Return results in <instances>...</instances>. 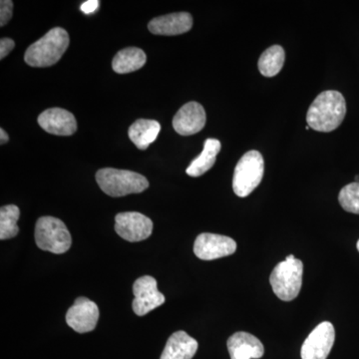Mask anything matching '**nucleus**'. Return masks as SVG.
<instances>
[{"instance_id": "obj_21", "label": "nucleus", "mask_w": 359, "mask_h": 359, "mask_svg": "<svg viewBox=\"0 0 359 359\" xmlns=\"http://www.w3.org/2000/svg\"><path fill=\"white\" fill-rule=\"evenodd\" d=\"M20 210L18 205H8L0 209V240H8L18 236Z\"/></svg>"}, {"instance_id": "obj_23", "label": "nucleus", "mask_w": 359, "mask_h": 359, "mask_svg": "<svg viewBox=\"0 0 359 359\" xmlns=\"http://www.w3.org/2000/svg\"><path fill=\"white\" fill-rule=\"evenodd\" d=\"M13 2L11 0L0 1V25L4 26L13 18Z\"/></svg>"}, {"instance_id": "obj_3", "label": "nucleus", "mask_w": 359, "mask_h": 359, "mask_svg": "<svg viewBox=\"0 0 359 359\" xmlns=\"http://www.w3.org/2000/svg\"><path fill=\"white\" fill-rule=\"evenodd\" d=\"M96 181L104 193L115 198L142 193L149 187L148 180L143 175L113 168L99 170Z\"/></svg>"}, {"instance_id": "obj_9", "label": "nucleus", "mask_w": 359, "mask_h": 359, "mask_svg": "<svg viewBox=\"0 0 359 359\" xmlns=\"http://www.w3.org/2000/svg\"><path fill=\"white\" fill-rule=\"evenodd\" d=\"M236 250L237 243L233 238L216 233H201L194 245V252L203 261H214L231 256Z\"/></svg>"}, {"instance_id": "obj_15", "label": "nucleus", "mask_w": 359, "mask_h": 359, "mask_svg": "<svg viewBox=\"0 0 359 359\" xmlns=\"http://www.w3.org/2000/svg\"><path fill=\"white\" fill-rule=\"evenodd\" d=\"M193 26V18L188 13H177L160 16L150 21L148 28L150 32L157 35H179L190 32Z\"/></svg>"}, {"instance_id": "obj_2", "label": "nucleus", "mask_w": 359, "mask_h": 359, "mask_svg": "<svg viewBox=\"0 0 359 359\" xmlns=\"http://www.w3.org/2000/svg\"><path fill=\"white\" fill-rule=\"evenodd\" d=\"M69 35L63 28L49 30L43 37L30 45L25 60L32 67H49L56 65L69 46Z\"/></svg>"}, {"instance_id": "obj_27", "label": "nucleus", "mask_w": 359, "mask_h": 359, "mask_svg": "<svg viewBox=\"0 0 359 359\" xmlns=\"http://www.w3.org/2000/svg\"><path fill=\"white\" fill-rule=\"evenodd\" d=\"M355 180L358 181V183H359V176H355Z\"/></svg>"}, {"instance_id": "obj_1", "label": "nucleus", "mask_w": 359, "mask_h": 359, "mask_svg": "<svg viewBox=\"0 0 359 359\" xmlns=\"http://www.w3.org/2000/svg\"><path fill=\"white\" fill-rule=\"evenodd\" d=\"M346 114V103L339 91L327 90L314 99L306 114V122L318 132L334 131L339 128Z\"/></svg>"}, {"instance_id": "obj_24", "label": "nucleus", "mask_w": 359, "mask_h": 359, "mask_svg": "<svg viewBox=\"0 0 359 359\" xmlns=\"http://www.w3.org/2000/svg\"><path fill=\"white\" fill-rule=\"evenodd\" d=\"M15 46V42L11 39H1L0 40V59H4L8 55L9 52Z\"/></svg>"}, {"instance_id": "obj_26", "label": "nucleus", "mask_w": 359, "mask_h": 359, "mask_svg": "<svg viewBox=\"0 0 359 359\" xmlns=\"http://www.w3.org/2000/svg\"><path fill=\"white\" fill-rule=\"evenodd\" d=\"M8 140V135H7L6 132L4 131V129H0V143H1V145L6 144Z\"/></svg>"}, {"instance_id": "obj_18", "label": "nucleus", "mask_w": 359, "mask_h": 359, "mask_svg": "<svg viewBox=\"0 0 359 359\" xmlns=\"http://www.w3.org/2000/svg\"><path fill=\"white\" fill-rule=\"evenodd\" d=\"M221 148V142L217 139H207L202 153L187 168L186 173L190 177H200L207 173L216 163Z\"/></svg>"}, {"instance_id": "obj_6", "label": "nucleus", "mask_w": 359, "mask_h": 359, "mask_svg": "<svg viewBox=\"0 0 359 359\" xmlns=\"http://www.w3.org/2000/svg\"><path fill=\"white\" fill-rule=\"evenodd\" d=\"M35 242L39 249L60 255L70 249L72 238L61 219L47 216L39 218L35 224Z\"/></svg>"}, {"instance_id": "obj_25", "label": "nucleus", "mask_w": 359, "mask_h": 359, "mask_svg": "<svg viewBox=\"0 0 359 359\" xmlns=\"http://www.w3.org/2000/svg\"><path fill=\"white\" fill-rule=\"evenodd\" d=\"M98 0H88V1H85L84 4H82L80 9H81L82 13L90 14L95 13L97 9H98Z\"/></svg>"}, {"instance_id": "obj_7", "label": "nucleus", "mask_w": 359, "mask_h": 359, "mask_svg": "<svg viewBox=\"0 0 359 359\" xmlns=\"http://www.w3.org/2000/svg\"><path fill=\"white\" fill-rule=\"evenodd\" d=\"M115 231L125 241L141 242L152 235L153 222L141 212H120L115 218Z\"/></svg>"}, {"instance_id": "obj_22", "label": "nucleus", "mask_w": 359, "mask_h": 359, "mask_svg": "<svg viewBox=\"0 0 359 359\" xmlns=\"http://www.w3.org/2000/svg\"><path fill=\"white\" fill-rule=\"evenodd\" d=\"M339 201L342 209L359 215V183L355 182L344 187L340 191Z\"/></svg>"}, {"instance_id": "obj_28", "label": "nucleus", "mask_w": 359, "mask_h": 359, "mask_svg": "<svg viewBox=\"0 0 359 359\" xmlns=\"http://www.w3.org/2000/svg\"><path fill=\"white\" fill-rule=\"evenodd\" d=\"M358 252H359V240H358Z\"/></svg>"}, {"instance_id": "obj_12", "label": "nucleus", "mask_w": 359, "mask_h": 359, "mask_svg": "<svg viewBox=\"0 0 359 359\" xmlns=\"http://www.w3.org/2000/svg\"><path fill=\"white\" fill-rule=\"evenodd\" d=\"M204 107L198 102H189L180 108L173 119V127L177 133L182 136L199 133L205 125Z\"/></svg>"}, {"instance_id": "obj_11", "label": "nucleus", "mask_w": 359, "mask_h": 359, "mask_svg": "<svg viewBox=\"0 0 359 359\" xmlns=\"http://www.w3.org/2000/svg\"><path fill=\"white\" fill-rule=\"evenodd\" d=\"M98 320V306L87 297H78L66 313V323L79 334H86L95 330Z\"/></svg>"}, {"instance_id": "obj_17", "label": "nucleus", "mask_w": 359, "mask_h": 359, "mask_svg": "<svg viewBox=\"0 0 359 359\" xmlns=\"http://www.w3.org/2000/svg\"><path fill=\"white\" fill-rule=\"evenodd\" d=\"M161 131L159 122L155 120L139 119L130 126V140L140 150H146L157 139Z\"/></svg>"}, {"instance_id": "obj_4", "label": "nucleus", "mask_w": 359, "mask_h": 359, "mask_svg": "<svg viewBox=\"0 0 359 359\" xmlns=\"http://www.w3.org/2000/svg\"><path fill=\"white\" fill-rule=\"evenodd\" d=\"M304 264L290 255L273 269L269 278L273 292L283 302L294 301L302 289Z\"/></svg>"}, {"instance_id": "obj_14", "label": "nucleus", "mask_w": 359, "mask_h": 359, "mask_svg": "<svg viewBox=\"0 0 359 359\" xmlns=\"http://www.w3.org/2000/svg\"><path fill=\"white\" fill-rule=\"evenodd\" d=\"M226 346L231 359H259L264 353L261 340L248 332H236L228 339Z\"/></svg>"}, {"instance_id": "obj_13", "label": "nucleus", "mask_w": 359, "mask_h": 359, "mask_svg": "<svg viewBox=\"0 0 359 359\" xmlns=\"http://www.w3.org/2000/svg\"><path fill=\"white\" fill-rule=\"evenodd\" d=\"M39 124L47 133L57 136H70L77 130L74 115L62 108L45 110L39 115Z\"/></svg>"}, {"instance_id": "obj_5", "label": "nucleus", "mask_w": 359, "mask_h": 359, "mask_svg": "<svg viewBox=\"0 0 359 359\" xmlns=\"http://www.w3.org/2000/svg\"><path fill=\"white\" fill-rule=\"evenodd\" d=\"M264 161L259 151L245 153L235 168L233 190L240 198H245L256 190L263 180Z\"/></svg>"}, {"instance_id": "obj_19", "label": "nucleus", "mask_w": 359, "mask_h": 359, "mask_svg": "<svg viewBox=\"0 0 359 359\" xmlns=\"http://www.w3.org/2000/svg\"><path fill=\"white\" fill-rule=\"evenodd\" d=\"M147 56L137 47H128L116 54L112 61L113 70L118 74H127L140 69L145 65Z\"/></svg>"}, {"instance_id": "obj_16", "label": "nucleus", "mask_w": 359, "mask_h": 359, "mask_svg": "<svg viewBox=\"0 0 359 359\" xmlns=\"http://www.w3.org/2000/svg\"><path fill=\"white\" fill-rule=\"evenodd\" d=\"M198 346L197 340L181 330L169 337L160 359H192Z\"/></svg>"}, {"instance_id": "obj_10", "label": "nucleus", "mask_w": 359, "mask_h": 359, "mask_svg": "<svg viewBox=\"0 0 359 359\" xmlns=\"http://www.w3.org/2000/svg\"><path fill=\"white\" fill-rule=\"evenodd\" d=\"M335 330L330 321L314 328L302 347V359H327L334 344Z\"/></svg>"}, {"instance_id": "obj_8", "label": "nucleus", "mask_w": 359, "mask_h": 359, "mask_svg": "<svg viewBox=\"0 0 359 359\" xmlns=\"http://www.w3.org/2000/svg\"><path fill=\"white\" fill-rule=\"evenodd\" d=\"M133 294V311L139 316H146L165 302L164 294L158 290L157 280L151 276H141L136 280Z\"/></svg>"}, {"instance_id": "obj_20", "label": "nucleus", "mask_w": 359, "mask_h": 359, "mask_svg": "<svg viewBox=\"0 0 359 359\" xmlns=\"http://www.w3.org/2000/svg\"><path fill=\"white\" fill-rule=\"evenodd\" d=\"M285 53L282 46L273 45L262 54L259 70L264 77H273L280 73L285 65Z\"/></svg>"}]
</instances>
